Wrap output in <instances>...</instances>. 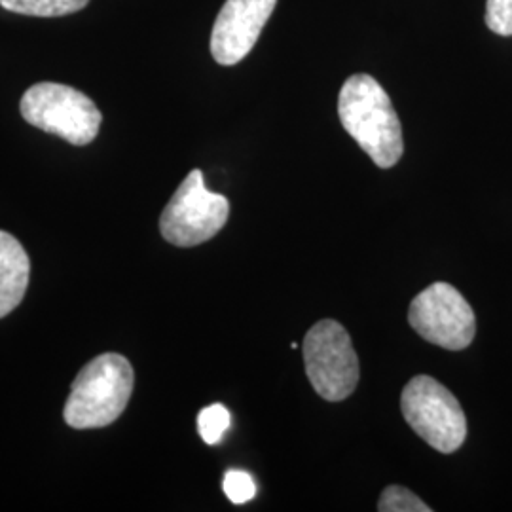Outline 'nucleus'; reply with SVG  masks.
<instances>
[{
    "mask_svg": "<svg viewBox=\"0 0 512 512\" xmlns=\"http://www.w3.org/2000/svg\"><path fill=\"white\" fill-rule=\"evenodd\" d=\"M21 116L31 126L71 145H90L101 128V112L88 95L65 84L40 82L21 97Z\"/></svg>",
    "mask_w": 512,
    "mask_h": 512,
    "instance_id": "7ed1b4c3",
    "label": "nucleus"
},
{
    "mask_svg": "<svg viewBox=\"0 0 512 512\" xmlns=\"http://www.w3.org/2000/svg\"><path fill=\"white\" fill-rule=\"evenodd\" d=\"M486 25L495 35L512 37V0H488Z\"/></svg>",
    "mask_w": 512,
    "mask_h": 512,
    "instance_id": "4468645a",
    "label": "nucleus"
},
{
    "mask_svg": "<svg viewBox=\"0 0 512 512\" xmlns=\"http://www.w3.org/2000/svg\"><path fill=\"white\" fill-rule=\"evenodd\" d=\"M401 408L406 423L442 454L456 452L467 439V418L458 399L431 376H416L406 384Z\"/></svg>",
    "mask_w": 512,
    "mask_h": 512,
    "instance_id": "20e7f679",
    "label": "nucleus"
},
{
    "mask_svg": "<svg viewBox=\"0 0 512 512\" xmlns=\"http://www.w3.org/2000/svg\"><path fill=\"white\" fill-rule=\"evenodd\" d=\"M224 494L236 505L249 503L256 495V484L253 476L249 473H243V471L226 473V476H224Z\"/></svg>",
    "mask_w": 512,
    "mask_h": 512,
    "instance_id": "ddd939ff",
    "label": "nucleus"
},
{
    "mask_svg": "<svg viewBox=\"0 0 512 512\" xmlns=\"http://www.w3.org/2000/svg\"><path fill=\"white\" fill-rule=\"evenodd\" d=\"M90 0H0V6L8 12L33 16V18H59L80 12Z\"/></svg>",
    "mask_w": 512,
    "mask_h": 512,
    "instance_id": "9d476101",
    "label": "nucleus"
},
{
    "mask_svg": "<svg viewBox=\"0 0 512 512\" xmlns=\"http://www.w3.org/2000/svg\"><path fill=\"white\" fill-rule=\"evenodd\" d=\"M408 323L423 340L448 351L469 348L475 340V311L456 287L444 281L429 285L412 300Z\"/></svg>",
    "mask_w": 512,
    "mask_h": 512,
    "instance_id": "0eeeda50",
    "label": "nucleus"
},
{
    "mask_svg": "<svg viewBox=\"0 0 512 512\" xmlns=\"http://www.w3.org/2000/svg\"><path fill=\"white\" fill-rule=\"evenodd\" d=\"M133 368L118 353H103L74 380L63 416L74 429H97L118 420L133 393Z\"/></svg>",
    "mask_w": 512,
    "mask_h": 512,
    "instance_id": "f03ea898",
    "label": "nucleus"
},
{
    "mask_svg": "<svg viewBox=\"0 0 512 512\" xmlns=\"http://www.w3.org/2000/svg\"><path fill=\"white\" fill-rule=\"evenodd\" d=\"M304 365L317 395L329 403L348 399L359 384V359L338 321L315 323L304 338Z\"/></svg>",
    "mask_w": 512,
    "mask_h": 512,
    "instance_id": "39448f33",
    "label": "nucleus"
},
{
    "mask_svg": "<svg viewBox=\"0 0 512 512\" xmlns=\"http://www.w3.org/2000/svg\"><path fill=\"white\" fill-rule=\"evenodd\" d=\"M230 421H232L230 412L222 404H211L203 408L198 416V431L205 440V444H211V446L219 444L230 427Z\"/></svg>",
    "mask_w": 512,
    "mask_h": 512,
    "instance_id": "9b49d317",
    "label": "nucleus"
},
{
    "mask_svg": "<svg viewBox=\"0 0 512 512\" xmlns=\"http://www.w3.org/2000/svg\"><path fill=\"white\" fill-rule=\"evenodd\" d=\"M340 122L370 160L382 169L399 164L404 141L401 120L384 88L370 74H353L338 97Z\"/></svg>",
    "mask_w": 512,
    "mask_h": 512,
    "instance_id": "f257e3e1",
    "label": "nucleus"
},
{
    "mask_svg": "<svg viewBox=\"0 0 512 512\" xmlns=\"http://www.w3.org/2000/svg\"><path fill=\"white\" fill-rule=\"evenodd\" d=\"M230 215V203L203 183L200 169L190 171L160 217L165 241L177 247H196L215 238Z\"/></svg>",
    "mask_w": 512,
    "mask_h": 512,
    "instance_id": "423d86ee",
    "label": "nucleus"
},
{
    "mask_svg": "<svg viewBox=\"0 0 512 512\" xmlns=\"http://www.w3.org/2000/svg\"><path fill=\"white\" fill-rule=\"evenodd\" d=\"M380 512H431L420 497L403 486H387L378 501Z\"/></svg>",
    "mask_w": 512,
    "mask_h": 512,
    "instance_id": "f8f14e48",
    "label": "nucleus"
},
{
    "mask_svg": "<svg viewBox=\"0 0 512 512\" xmlns=\"http://www.w3.org/2000/svg\"><path fill=\"white\" fill-rule=\"evenodd\" d=\"M277 0H226L213 25L211 54L220 65H238L253 50Z\"/></svg>",
    "mask_w": 512,
    "mask_h": 512,
    "instance_id": "6e6552de",
    "label": "nucleus"
},
{
    "mask_svg": "<svg viewBox=\"0 0 512 512\" xmlns=\"http://www.w3.org/2000/svg\"><path fill=\"white\" fill-rule=\"evenodd\" d=\"M31 262L18 239L0 230V319L18 308L29 285Z\"/></svg>",
    "mask_w": 512,
    "mask_h": 512,
    "instance_id": "1a4fd4ad",
    "label": "nucleus"
}]
</instances>
